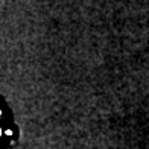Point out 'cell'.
Returning <instances> with one entry per match:
<instances>
[{"mask_svg":"<svg viewBox=\"0 0 149 149\" xmlns=\"http://www.w3.org/2000/svg\"><path fill=\"white\" fill-rule=\"evenodd\" d=\"M15 125L12 123L11 111H8V107L5 104H0V149H8L15 141L14 131Z\"/></svg>","mask_w":149,"mask_h":149,"instance_id":"obj_1","label":"cell"}]
</instances>
